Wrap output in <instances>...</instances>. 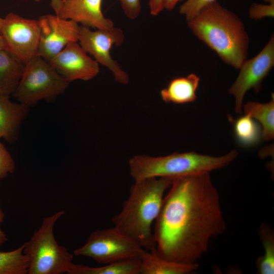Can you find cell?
I'll return each instance as SVG.
<instances>
[{
    "label": "cell",
    "instance_id": "cell-1",
    "mask_svg": "<svg viewBox=\"0 0 274 274\" xmlns=\"http://www.w3.org/2000/svg\"><path fill=\"white\" fill-rule=\"evenodd\" d=\"M210 174L174 179L155 221V248L161 257L197 263L211 239L225 231L220 195Z\"/></svg>",
    "mask_w": 274,
    "mask_h": 274
},
{
    "label": "cell",
    "instance_id": "cell-2",
    "mask_svg": "<svg viewBox=\"0 0 274 274\" xmlns=\"http://www.w3.org/2000/svg\"><path fill=\"white\" fill-rule=\"evenodd\" d=\"M187 24L226 64L239 70L247 59L249 39L243 22L217 1L203 8Z\"/></svg>",
    "mask_w": 274,
    "mask_h": 274
},
{
    "label": "cell",
    "instance_id": "cell-3",
    "mask_svg": "<svg viewBox=\"0 0 274 274\" xmlns=\"http://www.w3.org/2000/svg\"><path fill=\"white\" fill-rule=\"evenodd\" d=\"M174 179L150 178L135 182L121 212L112 219L114 226L149 250L156 243L152 228L162 206L165 191Z\"/></svg>",
    "mask_w": 274,
    "mask_h": 274
},
{
    "label": "cell",
    "instance_id": "cell-4",
    "mask_svg": "<svg viewBox=\"0 0 274 274\" xmlns=\"http://www.w3.org/2000/svg\"><path fill=\"white\" fill-rule=\"evenodd\" d=\"M235 150L221 156L195 152H175L168 155L152 157L135 156L129 160L130 174L134 181L150 178H178L199 175L222 168L237 157Z\"/></svg>",
    "mask_w": 274,
    "mask_h": 274
},
{
    "label": "cell",
    "instance_id": "cell-5",
    "mask_svg": "<svg viewBox=\"0 0 274 274\" xmlns=\"http://www.w3.org/2000/svg\"><path fill=\"white\" fill-rule=\"evenodd\" d=\"M64 214L59 211L45 218L30 239L23 244V253L28 259L27 273H68L74 266L73 255L58 244L53 233L55 223Z\"/></svg>",
    "mask_w": 274,
    "mask_h": 274
},
{
    "label": "cell",
    "instance_id": "cell-6",
    "mask_svg": "<svg viewBox=\"0 0 274 274\" xmlns=\"http://www.w3.org/2000/svg\"><path fill=\"white\" fill-rule=\"evenodd\" d=\"M68 84L48 61L36 55L25 64L12 95L18 102L30 106L63 93Z\"/></svg>",
    "mask_w": 274,
    "mask_h": 274
},
{
    "label": "cell",
    "instance_id": "cell-7",
    "mask_svg": "<svg viewBox=\"0 0 274 274\" xmlns=\"http://www.w3.org/2000/svg\"><path fill=\"white\" fill-rule=\"evenodd\" d=\"M145 249L127 234L113 227L92 231L85 243L74 251L101 264L134 258H140Z\"/></svg>",
    "mask_w": 274,
    "mask_h": 274
},
{
    "label": "cell",
    "instance_id": "cell-8",
    "mask_svg": "<svg viewBox=\"0 0 274 274\" xmlns=\"http://www.w3.org/2000/svg\"><path fill=\"white\" fill-rule=\"evenodd\" d=\"M124 39L123 31L120 28L92 30L89 27L80 26L78 41L81 47L98 63L109 68L116 81L126 84L129 82L128 75L113 59L110 53L114 46H121Z\"/></svg>",
    "mask_w": 274,
    "mask_h": 274
},
{
    "label": "cell",
    "instance_id": "cell-9",
    "mask_svg": "<svg viewBox=\"0 0 274 274\" xmlns=\"http://www.w3.org/2000/svg\"><path fill=\"white\" fill-rule=\"evenodd\" d=\"M0 35L6 49L25 64L37 55L40 35L38 20L9 13L3 18Z\"/></svg>",
    "mask_w": 274,
    "mask_h": 274
},
{
    "label": "cell",
    "instance_id": "cell-10",
    "mask_svg": "<svg viewBox=\"0 0 274 274\" xmlns=\"http://www.w3.org/2000/svg\"><path fill=\"white\" fill-rule=\"evenodd\" d=\"M274 65V36L255 56L246 59L239 68V73L228 90L235 100V111L241 114L244 96L253 89L256 92L262 88L264 79Z\"/></svg>",
    "mask_w": 274,
    "mask_h": 274
},
{
    "label": "cell",
    "instance_id": "cell-11",
    "mask_svg": "<svg viewBox=\"0 0 274 274\" xmlns=\"http://www.w3.org/2000/svg\"><path fill=\"white\" fill-rule=\"evenodd\" d=\"M40 29L37 55L47 61L56 56L69 43L78 42L80 26L72 20L47 14L38 19Z\"/></svg>",
    "mask_w": 274,
    "mask_h": 274
},
{
    "label": "cell",
    "instance_id": "cell-12",
    "mask_svg": "<svg viewBox=\"0 0 274 274\" xmlns=\"http://www.w3.org/2000/svg\"><path fill=\"white\" fill-rule=\"evenodd\" d=\"M49 63L68 83L89 81L99 72V63L87 55L77 42L67 44Z\"/></svg>",
    "mask_w": 274,
    "mask_h": 274
},
{
    "label": "cell",
    "instance_id": "cell-13",
    "mask_svg": "<svg viewBox=\"0 0 274 274\" xmlns=\"http://www.w3.org/2000/svg\"><path fill=\"white\" fill-rule=\"evenodd\" d=\"M102 2V0H61L60 7L55 14L90 28L110 29L114 27V23L104 15Z\"/></svg>",
    "mask_w": 274,
    "mask_h": 274
},
{
    "label": "cell",
    "instance_id": "cell-14",
    "mask_svg": "<svg viewBox=\"0 0 274 274\" xmlns=\"http://www.w3.org/2000/svg\"><path fill=\"white\" fill-rule=\"evenodd\" d=\"M10 96L0 95V139L13 143L19 137L21 125L28 114L29 106L13 102Z\"/></svg>",
    "mask_w": 274,
    "mask_h": 274
},
{
    "label": "cell",
    "instance_id": "cell-15",
    "mask_svg": "<svg viewBox=\"0 0 274 274\" xmlns=\"http://www.w3.org/2000/svg\"><path fill=\"white\" fill-rule=\"evenodd\" d=\"M140 259L141 274H188L199 267L198 263H184L164 259L158 255L155 247L145 250Z\"/></svg>",
    "mask_w": 274,
    "mask_h": 274
},
{
    "label": "cell",
    "instance_id": "cell-16",
    "mask_svg": "<svg viewBox=\"0 0 274 274\" xmlns=\"http://www.w3.org/2000/svg\"><path fill=\"white\" fill-rule=\"evenodd\" d=\"M200 78L191 73L185 77H179L171 80L167 86L160 91V96L165 103L184 104L193 102L197 95Z\"/></svg>",
    "mask_w": 274,
    "mask_h": 274
},
{
    "label": "cell",
    "instance_id": "cell-17",
    "mask_svg": "<svg viewBox=\"0 0 274 274\" xmlns=\"http://www.w3.org/2000/svg\"><path fill=\"white\" fill-rule=\"evenodd\" d=\"M25 64L9 50H0V95H12L23 73Z\"/></svg>",
    "mask_w": 274,
    "mask_h": 274
},
{
    "label": "cell",
    "instance_id": "cell-18",
    "mask_svg": "<svg viewBox=\"0 0 274 274\" xmlns=\"http://www.w3.org/2000/svg\"><path fill=\"white\" fill-rule=\"evenodd\" d=\"M141 269L140 259L134 258L95 267L75 264L68 274H140Z\"/></svg>",
    "mask_w": 274,
    "mask_h": 274
},
{
    "label": "cell",
    "instance_id": "cell-19",
    "mask_svg": "<svg viewBox=\"0 0 274 274\" xmlns=\"http://www.w3.org/2000/svg\"><path fill=\"white\" fill-rule=\"evenodd\" d=\"M244 113L248 114L260 122L262 128V138L269 141L274 137V99L269 102L260 103L248 101L243 105Z\"/></svg>",
    "mask_w": 274,
    "mask_h": 274
},
{
    "label": "cell",
    "instance_id": "cell-20",
    "mask_svg": "<svg viewBox=\"0 0 274 274\" xmlns=\"http://www.w3.org/2000/svg\"><path fill=\"white\" fill-rule=\"evenodd\" d=\"M232 121L236 141L241 145L249 147L257 145L262 138V128L258 122L248 114Z\"/></svg>",
    "mask_w": 274,
    "mask_h": 274
},
{
    "label": "cell",
    "instance_id": "cell-21",
    "mask_svg": "<svg viewBox=\"0 0 274 274\" xmlns=\"http://www.w3.org/2000/svg\"><path fill=\"white\" fill-rule=\"evenodd\" d=\"M260 238L264 253L257 261V272L260 274L274 273V236L272 229L263 224L259 230Z\"/></svg>",
    "mask_w": 274,
    "mask_h": 274
},
{
    "label": "cell",
    "instance_id": "cell-22",
    "mask_svg": "<svg viewBox=\"0 0 274 274\" xmlns=\"http://www.w3.org/2000/svg\"><path fill=\"white\" fill-rule=\"evenodd\" d=\"M23 249V244L12 251H0V274L27 273L28 259Z\"/></svg>",
    "mask_w": 274,
    "mask_h": 274
},
{
    "label": "cell",
    "instance_id": "cell-23",
    "mask_svg": "<svg viewBox=\"0 0 274 274\" xmlns=\"http://www.w3.org/2000/svg\"><path fill=\"white\" fill-rule=\"evenodd\" d=\"M217 0H187L180 7L179 12L185 16L187 21L191 19L206 6Z\"/></svg>",
    "mask_w": 274,
    "mask_h": 274
},
{
    "label": "cell",
    "instance_id": "cell-24",
    "mask_svg": "<svg viewBox=\"0 0 274 274\" xmlns=\"http://www.w3.org/2000/svg\"><path fill=\"white\" fill-rule=\"evenodd\" d=\"M15 169V161L0 139V180L6 178L9 174H13Z\"/></svg>",
    "mask_w": 274,
    "mask_h": 274
},
{
    "label": "cell",
    "instance_id": "cell-25",
    "mask_svg": "<svg viewBox=\"0 0 274 274\" xmlns=\"http://www.w3.org/2000/svg\"><path fill=\"white\" fill-rule=\"evenodd\" d=\"M249 15L251 19L254 20H259L267 17L273 18L274 4L254 3L249 9Z\"/></svg>",
    "mask_w": 274,
    "mask_h": 274
},
{
    "label": "cell",
    "instance_id": "cell-26",
    "mask_svg": "<svg viewBox=\"0 0 274 274\" xmlns=\"http://www.w3.org/2000/svg\"><path fill=\"white\" fill-rule=\"evenodd\" d=\"M124 14L129 19H136L140 14L142 7L140 0H118Z\"/></svg>",
    "mask_w": 274,
    "mask_h": 274
},
{
    "label": "cell",
    "instance_id": "cell-27",
    "mask_svg": "<svg viewBox=\"0 0 274 274\" xmlns=\"http://www.w3.org/2000/svg\"><path fill=\"white\" fill-rule=\"evenodd\" d=\"M165 0H149V8L150 14L153 16H157L164 9Z\"/></svg>",
    "mask_w": 274,
    "mask_h": 274
},
{
    "label": "cell",
    "instance_id": "cell-28",
    "mask_svg": "<svg viewBox=\"0 0 274 274\" xmlns=\"http://www.w3.org/2000/svg\"><path fill=\"white\" fill-rule=\"evenodd\" d=\"M5 217L4 213L0 206V225L3 223ZM8 240L6 234L0 227V247Z\"/></svg>",
    "mask_w": 274,
    "mask_h": 274
},
{
    "label": "cell",
    "instance_id": "cell-29",
    "mask_svg": "<svg viewBox=\"0 0 274 274\" xmlns=\"http://www.w3.org/2000/svg\"><path fill=\"white\" fill-rule=\"evenodd\" d=\"M182 0H165L164 1V9L172 11L176 7V5Z\"/></svg>",
    "mask_w": 274,
    "mask_h": 274
},
{
    "label": "cell",
    "instance_id": "cell-30",
    "mask_svg": "<svg viewBox=\"0 0 274 274\" xmlns=\"http://www.w3.org/2000/svg\"><path fill=\"white\" fill-rule=\"evenodd\" d=\"M61 0H50V6L56 14L60 6Z\"/></svg>",
    "mask_w": 274,
    "mask_h": 274
},
{
    "label": "cell",
    "instance_id": "cell-31",
    "mask_svg": "<svg viewBox=\"0 0 274 274\" xmlns=\"http://www.w3.org/2000/svg\"><path fill=\"white\" fill-rule=\"evenodd\" d=\"M5 48V46L4 43V41L0 35V50L4 49Z\"/></svg>",
    "mask_w": 274,
    "mask_h": 274
},
{
    "label": "cell",
    "instance_id": "cell-32",
    "mask_svg": "<svg viewBox=\"0 0 274 274\" xmlns=\"http://www.w3.org/2000/svg\"><path fill=\"white\" fill-rule=\"evenodd\" d=\"M266 3H268L269 4H274V0H263Z\"/></svg>",
    "mask_w": 274,
    "mask_h": 274
},
{
    "label": "cell",
    "instance_id": "cell-33",
    "mask_svg": "<svg viewBox=\"0 0 274 274\" xmlns=\"http://www.w3.org/2000/svg\"><path fill=\"white\" fill-rule=\"evenodd\" d=\"M3 18H2L0 17V29H1L2 23H3Z\"/></svg>",
    "mask_w": 274,
    "mask_h": 274
}]
</instances>
